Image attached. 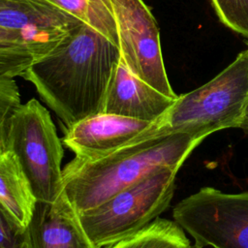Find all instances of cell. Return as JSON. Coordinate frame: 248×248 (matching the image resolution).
Instances as JSON below:
<instances>
[{
  "label": "cell",
  "instance_id": "obj_17",
  "mask_svg": "<svg viewBox=\"0 0 248 248\" xmlns=\"http://www.w3.org/2000/svg\"><path fill=\"white\" fill-rule=\"evenodd\" d=\"M0 248H28L26 230L0 203Z\"/></svg>",
  "mask_w": 248,
  "mask_h": 248
},
{
  "label": "cell",
  "instance_id": "obj_16",
  "mask_svg": "<svg viewBox=\"0 0 248 248\" xmlns=\"http://www.w3.org/2000/svg\"><path fill=\"white\" fill-rule=\"evenodd\" d=\"M20 104L19 89L14 78H0V154L6 150L8 120Z\"/></svg>",
  "mask_w": 248,
  "mask_h": 248
},
{
  "label": "cell",
  "instance_id": "obj_5",
  "mask_svg": "<svg viewBox=\"0 0 248 248\" xmlns=\"http://www.w3.org/2000/svg\"><path fill=\"white\" fill-rule=\"evenodd\" d=\"M5 145L16 157L37 201L54 202L63 192L64 151L50 114L39 101L31 99L14 110Z\"/></svg>",
  "mask_w": 248,
  "mask_h": 248
},
{
  "label": "cell",
  "instance_id": "obj_8",
  "mask_svg": "<svg viewBox=\"0 0 248 248\" xmlns=\"http://www.w3.org/2000/svg\"><path fill=\"white\" fill-rule=\"evenodd\" d=\"M82 22L47 0H0V26L22 36L41 58Z\"/></svg>",
  "mask_w": 248,
  "mask_h": 248
},
{
  "label": "cell",
  "instance_id": "obj_10",
  "mask_svg": "<svg viewBox=\"0 0 248 248\" xmlns=\"http://www.w3.org/2000/svg\"><path fill=\"white\" fill-rule=\"evenodd\" d=\"M25 230L28 248H98L64 192L54 202L37 201Z\"/></svg>",
  "mask_w": 248,
  "mask_h": 248
},
{
  "label": "cell",
  "instance_id": "obj_9",
  "mask_svg": "<svg viewBox=\"0 0 248 248\" xmlns=\"http://www.w3.org/2000/svg\"><path fill=\"white\" fill-rule=\"evenodd\" d=\"M155 121L101 112L86 117L67 129L62 143L76 158L94 160L124 146L153 137Z\"/></svg>",
  "mask_w": 248,
  "mask_h": 248
},
{
  "label": "cell",
  "instance_id": "obj_13",
  "mask_svg": "<svg viewBox=\"0 0 248 248\" xmlns=\"http://www.w3.org/2000/svg\"><path fill=\"white\" fill-rule=\"evenodd\" d=\"M107 248H192L184 231L172 221L157 218L137 233Z\"/></svg>",
  "mask_w": 248,
  "mask_h": 248
},
{
  "label": "cell",
  "instance_id": "obj_12",
  "mask_svg": "<svg viewBox=\"0 0 248 248\" xmlns=\"http://www.w3.org/2000/svg\"><path fill=\"white\" fill-rule=\"evenodd\" d=\"M37 199L16 157L10 150L0 154V203L26 229Z\"/></svg>",
  "mask_w": 248,
  "mask_h": 248
},
{
  "label": "cell",
  "instance_id": "obj_11",
  "mask_svg": "<svg viewBox=\"0 0 248 248\" xmlns=\"http://www.w3.org/2000/svg\"><path fill=\"white\" fill-rule=\"evenodd\" d=\"M173 102L174 99L134 75L120 56L111 74L102 112L154 122Z\"/></svg>",
  "mask_w": 248,
  "mask_h": 248
},
{
  "label": "cell",
  "instance_id": "obj_1",
  "mask_svg": "<svg viewBox=\"0 0 248 248\" xmlns=\"http://www.w3.org/2000/svg\"><path fill=\"white\" fill-rule=\"evenodd\" d=\"M118 46L90 23L82 22L54 50L35 61L21 77L69 129L102 112Z\"/></svg>",
  "mask_w": 248,
  "mask_h": 248
},
{
  "label": "cell",
  "instance_id": "obj_6",
  "mask_svg": "<svg viewBox=\"0 0 248 248\" xmlns=\"http://www.w3.org/2000/svg\"><path fill=\"white\" fill-rule=\"evenodd\" d=\"M172 217L193 237L195 248H248V192L203 187L180 201Z\"/></svg>",
  "mask_w": 248,
  "mask_h": 248
},
{
  "label": "cell",
  "instance_id": "obj_15",
  "mask_svg": "<svg viewBox=\"0 0 248 248\" xmlns=\"http://www.w3.org/2000/svg\"><path fill=\"white\" fill-rule=\"evenodd\" d=\"M218 18L228 28L248 38V0H209Z\"/></svg>",
  "mask_w": 248,
  "mask_h": 248
},
{
  "label": "cell",
  "instance_id": "obj_14",
  "mask_svg": "<svg viewBox=\"0 0 248 248\" xmlns=\"http://www.w3.org/2000/svg\"><path fill=\"white\" fill-rule=\"evenodd\" d=\"M41 56L18 33L0 26V78L20 76Z\"/></svg>",
  "mask_w": 248,
  "mask_h": 248
},
{
  "label": "cell",
  "instance_id": "obj_4",
  "mask_svg": "<svg viewBox=\"0 0 248 248\" xmlns=\"http://www.w3.org/2000/svg\"><path fill=\"white\" fill-rule=\"evenodd\" d=\"M177 169L160 168L79 214L81 225L98 248L113 245L145 228L172 199Z\"/></svg>",
  "mask_w": 248,
  "mask_h": 248
},
{
  "label": "cell",
  "instance_id": "obj_18",
  "mask_svg": "<svg viewBox=\"0 0 248 248\" xmlns=\"http://www.w3.org/2000/svg\"><path fill=\"white\" fill-rule=\"evenodd\" d=\"M242 129H246L248 130V101L246 103L245 106V109H244V113H243V119H242V125H241Z\"/></svg>",
  "mask_w": 248,
  "mask_h": 248
},
{
  "label": "cell",
  "instance_id": "obj_3",
  "mask_svg": "<svg viewBox=\"0 0 248 248\" xmlns=\"http://www.w3.org/2000/svg\"><path fill=\"white\" fill-rule=\"evenodd\" d=\"M248 101V48L203 85L179 95L155 121L153 136L182 133L204 140L214 132L241 128Z\"/></svg>",
  "mask_w": 248,
  "mask_h": 248
},
{
  "label": "cell",
  "instance_id": "obj_2",
  "mask_svg": "<svg viewBox=\"0 0 248 248\" xmlns=\"http://www.w3.org/2000/svg\"><path fill=\"white\" fill-rule=\"evenodd\" d=\"M203 140L176 133L146 138L94 160L74 158L62 170L63 192L78 214L160 168L177 169Z\"/></svg>",
  "mask_w": 248,
  "mask_h": 248
},
{
  "label": "cell",
  "instance_id": "obj_7",
  "mask_svg": "<svg viewBox=\"0 0 248 248\" xmlns=\"http://www.w3.org/2000/svg\"><path fill=\"white\" fill-rule=\"evenodd\" d=\"M115 23L120 56L147 84L176 99L168 78L157 21L143 0H104Z\"/></svg>",
  "mask_w": 248,
  "mask_h": 248
}]
</instances>
